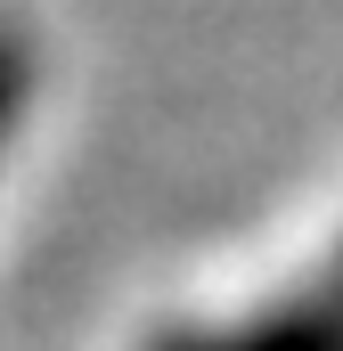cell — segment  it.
<instances>
[{
	"instance_id": "cell-2",
	"label": "cell",
	"mask_w": 343,
	"mask_h": 351,
	"mask_svg": "<svg viewBox=\"0 0 343 351\" xmlns=\"http://www.w3.org/2000/svg\"><path fill=\"white\" fill-rule=\"evenodd\" d=\"M319 294H327V302L343 311V245H335V269H327V286H319Z\"/></svg>"
},
{
	"instance_id": "cell-1",
	"label": "cell",
	"mask_w": 343,
	"mask_h": 351,
	"mask_svg": "<svg viewBox=\"0 0 343 351\" xmlns=\"http://www.w3.org/2000/svg\"><path fill=\"white\" fill-rule=\"evenodd\" d=\"M41 90H49V49H41V33H33V16L0 0V172H8V156L25 147V131H33V114H41Z\"/></svg>"
}]
</instances>
